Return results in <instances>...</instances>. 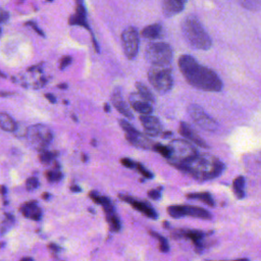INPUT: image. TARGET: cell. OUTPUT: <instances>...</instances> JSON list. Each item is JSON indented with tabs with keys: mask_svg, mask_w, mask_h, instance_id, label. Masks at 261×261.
I'll return each instance as SVG.
<instances>
[{
	"mask_svg": "<svg viewBox=\"0 0 261 261\" xmlns=\"http://www.w3.org/2000/svg\"><path fill=\"white\" fill-rule=\"evenodd\" d=\"M118 198L124 202H126L127 204H129L134 209L140 211L142 214H144L145 216L151 218V219H156L158 217V214L156 212V210L150 205L149 202L146 201H141L138 199L133 198L129 195L126 194H118Z\"/></svg>",
	"mask_w": 261,
	"mask_h": 261,
	"instance_id": "8fae6325",
	"label": "cell"
},
{
	"mask_svg": "<svg viewBox=\"0 0 261 261\" xmlns=\"http://www.w3.org/2000/svg\"><path fill=\"white\" fill-rule=\"evenodd\" d=\"M104 111H105V112H110V106H109V104H107V103L104 104Z\"/></svg>",
	"mask_w": 261,
	"mask_h": 261,
	"instance_id": "7dc6e473",
	"label": "cell"
},
{
	"mask_svg": "<svg viewBox=\"0 0 261 261\" xmlns=\"http://www.w3.org/2000/svg\"><path fill=\"white\" fill-rule=\"evenodd\" d=\"M101 206L103 208L105 218H106V221L108 223V226H109L110 230L114 231V232L119 231L120 228H121V223H120L118 215L115 213L114 207H113L112 202L110 201V199L108 197L104 196V199H103V202H102Z\"/></svg>",
	"mask_w": 261,
	"mask_h": 261,
	"instance_id": "4fadbf2b",
	"label": "cell"
},
{
	"mask_svg": "<svg viewBox=\"0 0 261 261\" xmlns=\"http://www.w3.org/2000/svg\"><path fill=\"white\" fill-rule=\"evenodd\" d=\"M25 138L32 148L37 151H43L52 142L53 134L48 126L38 123L27 128Z\"/></svg>",
	"mask_w": 261,
	"mask_h": 261,
	"instance_id": "5b68a950",
	"label": "cell"
},
{
	"mask_svg": "<svg viewBox=\"0 0 261 261\" xmlns=\"http://www.w3.org/2000/svg\"><path fill=\"white\" fill-rule=\"evenodd\" d=\"M92 145L95 147L96 146V142H95V140H92Z\"/></svg>",
	"mask_w": 261,
	"mask_h": 261,
	"instance_id": "9f6ffc18",
	"label": "cell"
},
{
	"mask_svg": "<svg viewBox=\"0 0 261 261\" xmlns=\"http://www.w3.org/2000/svg\"><path fill=\"white\" fill-rule=\"evenodd\" d=\"M136 169L144 176V177H146V178H152L154 175H153V173L150 171V170H148L143 164H141V163H137V166H136Z\"/></svg>",
	"mask_w": 261,
	"mask_h": 261,
	"instance_id": "836d02e7",
	"label": "cell"
},
{
	"mask_svg": "<svg viewBox=\"0 0 261 261\" xmlns=\"http://www.w3.org/2000/svg\"><path fill=\"white\" fill-rule=\"evenodd\" d=\"M136 89H137L138 93H139L144 99H146L147 101H149V102H151V103H154V102H155V99H154L153 94L151 93V91H150L144 84H142V83H140V82H137V83H136Z\"/></svg>",
	"mask_w": 261,
	"mask_h": 261,
	"instance_id": "4316f807",
	"label": "cell"
},
{
	"mask_svg": "<svg viewBox=\"0 0 261 261\" xmlns=\"http://www.w3.org/2000/svg\"><path fill=\"white\" fill-rule=\"evenodd\" d=\"M188 199L192 200H199L209 206H214V200L210 193L208 192H200V193H189L186 195Z\"/></svg>",
	"mask_w": 261,
	"mask_h": 261,
	"instance_id": "603a6c76",
	"label": "cell"
},
{
	"mask_svg": "<svg viewBox=\"0 0 261 261\" xmlns=\"http://www.w3.org/2000/svg\"><path fill=\"white\" fill-rule=\"evenodd\" d=\"M162 32H163V29L160 23H153V24L145 27L142 30L141 35L146 39L155 40L162 36Z\"/></svg>",
	"mask_w": 261,
	"mask_h": 261,
	"instance_id": "7402d4cb",
	"label": "cell"
},
{
	"mask_svg": "<svg viewBox=\"0 0 261 261\" xmlns=\"http://www.w3.org/2000/svg\"><path fill=\"white\" fill-rule=\"evenodd\" d=\"M140 121L145 129V132L151 136V137H156L159 136L163 133L162 125L159 121V119L153 115L146 114V115H141Z\"/></svg>",
	"mask_w": 261,
	"mask_h": 261,
	"instance_id": "5bb4252c",
	"label": "cell"
},
{
	"mask_svg": "<svg viewBox=\"0 0 261 261\" xmlns=\"http://www.w3.org/2000/svg\"><path fill=\"white\" fill-rule=\"evenodd\" d=\"M1 75H2V77H6V75L4 74V72H3V71H1Z\"/></svg>",
	"mask_w": 261,
	"mask_h": 261,
	"instance_id": "6f0895ef",
	"label": "cell"
},
{
	"mask_svg": "<svg viewBox=\"0 0 261 261\" xmlns=\"http://www.w3.org/2000/svg\"><path fill=\"white\" fill-rule=\"evenodd\" d=\"M125 139L128 143L132 145L138 147V148H143V149H152L153 143L152 141L145 135L141 134L137 129L130 133H125Z\"/></svg>",
	"mask_w": 261,
	"mask_h": 261,
	"instance_id": "2e32d148",
	"label": "cell"
},
{
	"mask_svg": "<svg viewBox=\"0 0 261 261\" xmlns=\"http://www.w3.org/2000/svg\"><path fill=\"white\" fill-rule=\"evenodd\" d=\"M148 79L152 87L159 94L169 92L173 85L170 65L153 64L148 71Z\"/></svg>",
	"mask_w": 261,
	"mask_h": 261,
	"instance_id": "277c9868",
	"label": "cell"
},
{
	"mask_svg": "<svg viewBox=\"0 0 261 261\" xmlns=\"http://www.w3.org/2000/svg\"><path fill=\"white\" fill-rule=\"evenodd\" d=\"M71 118H72V119H74V121H75V122H77V118H76V116H75L74 114H72V115H71Z\"/></svg>",
	"mask_w": 261,
	"mask_h": 261,
	"instance_id": "db71d44e",
	"label": "cell"
},
{
	"mask_svg": "<svg viewBox=\"0 0 261 261\" xmlns=\"http://www.w3.org/2000/svg\"><path fill=\"white\" fill-rule=\"evenodd\" d=\"M62 176H63V174L60 171V166H59V164H57V162H55L52 169L45 171V177L50 182L59 181L62 178Z\"/></svg>",
	"mask_w": 261,
	"mask_h": 261,
	"instance_id": "d4e9b609",
	"label": "cell"
},
{
	"mask_svg": "<svg viewBox=\"0 0 261 261\" xmlns=\"http://www.w3.org/2000/svg\"><path fill=\"white\" fill-rule=\"evenodd\" d=\"M152 149L154 151H156L157 153H159L160 155H162L164 158H166L167 160L170 158V148L169 146H164L162 144H159V143H155L152 147Z\"/></svg>",
	"mask_w": 261,
	"mask_h": 261,
	"instance_id": "1f68e13d",
	"label": "cell"
},
{
	"mask_svg": "<svg viewBox=\"0 0 261 261\" xmlns=\"http://www.w3.org/2000/svg\"><path fill=\"white\" fill-rule=\"evenodd\" d=\"M40 186V182L38 180L37 177L35 176H31L27 179L25 181V188L28 191H34V190H37Z\"/></svg>",
	"mask_w": 261,
	"mask_h": 261,
	"instance_id": "d6a6232c",
	"label": "cell"
},
{
	"mask_svg": "<svg viewBox=\"0 0 261 261\" xmlns=\"http://www.w3.org/2000/svg\"><path fill=\"white\" fill-rule=\"evenodd\" d=\"M167 213L173 218H180L184 216H191L200 219L212 218V215L208 210L192 205H171L167 207Z\"/></svg>",
	"mask_w": 261,
	"mask_h": 261,
	"instance_id": "ba28073f",
	"label": "cell"
},
{
	"mask_svg": "<svg viewBox=\"0 0 261 261\" xmlns=\"http://www.w3.org/2000/svg\"><path fill=\"white\" fill-rule=\"evenodd\" d=\"M186 3L187 0H163L162 11L167 17L174 16L184 10Z\"/></svg>",
	"mask_w": 261,
	"mask_h": 261,
	"instance_id": "44dd1931",
	"label": "cell"
},
{
	"mask_svg": "<svg viewBox=\"0 0 261 261\" xmlns=\"http://www.w3.org/2000/svg\"><path fill=\"white\" fill-rule=\"evenodd\" d=\"M0 126L5 132H14L16 129L15 121L5 112L0 113Z\"/></svg>",
	"mask_w": 261,
	"mask_h": 261,
	"instance_id": "cb8c5ba5",
	"label": "cell"
},
{
	"mask_svg": "<svg viewBox=\"0 0 261 261\" xmlns=\"http://www.w3.org/2000/svg\"><path fill=\"white\" fill-rule=\"evenodd\" d=\"M82 159H83V161H84V162H86V161L88 160L87 155H86V154H83V155H82Z\"/></svg>",
	"mask_w": 261,
	"mask_h": 261,
	"instance_id": "f5cc1de1",
	"label": "cell"
},
{
	"mask_svg": "<svg viewBox=\"0 0 261 261\" xmlns=\"http://www.w3.org/2000/svg\"><path fill=\"white\" fill-rule=\"evenodd\" d=\"M174 238H185L189 239L195 245V249L198 253H200L204 249V238L205 233L201 230L197 229H190V228H179L175 229L172 232Z\"/></svg>",
	"mask_w": 261,
	"mask_h": 261,
	"instance_id": "7c38bea8",
	"label": "cell"
},
{
	"mask_svg": "<svg viewBox=\"0 0 261 261\" xmlns=\"http://www.w3.org/2000/svg\"><path fill=\"white\" fill-rule=\"evenodd\" d=\"M171 135H172V134H171L170 132H164V130H163V133L161 134V136L164 137V138H165V137H168V136H171Z\"/></svg>",
	"mask_w": 261,
	"mask_h": 261,
	"instance_id": "f907efd6",
	"label": "cell"
},
{
	"mask_svg": "<svg viewBox=\"0 0 261 261\" xmlns=\"http://www.w3.org/2000/svg\"><path fill=\"white\" fill-rule=\"evenodd\" d=\"M8 17H9L8 12H7V11H5L4 9H2V10H1V22H2V23H4V22L8 19Z\"/></svg>",
	"mask_w": 261,
	"mask_h": 261,
	"instance_id": "60d3db41",
	"label": "cell"
},
{
	"mask_svg": "<svg viewBox=\"0 0 261 261\" xmlns=\"http://www.w3.org/2000/svg\"><path fill=\"white\" fill-rule=\"evenodd\" d=\"M11 94H12V93H8V92L6 93V92H3V91L1 92V96H2V97H5V96H9V95H11Z\"/></svg>",
	"mask_w": 261,
	"mask_h": 261,
	"instance_id": "816d5d0a",
	"label": "cell"
},
{
	"mask_svg": "<svg viewBox=\"0 0 261 261\" xmlns=\"http://www.w3.org/2000/svg\"><path fill=\"white\" fill-rule=\"evenodd\" d=\"M76 3V8H75V13L72 14L69 17V24L71 25H82L86 28L87 30H90V27L87 22V13H86V8L84 5L83 0H75Z\"/></svg>",
	"mask_w": 261,
	"mask_h": 261,
	"instance_id": "e0dca14e",
	"label": "cell"
},
{
	"mask_svg": "<svg viewBox=\"0 0 261 261\" xmlns=\"http://www.w3.org/2000/svg\"><path fill=\"white\" fill-rule=\"evenodd\" d=\"M149 233L155 238L157 241H158V245H159V250L162 252V253H167L169 252V245H168V241L162 237L160 233H158L157 231H154V230H149Z\"/></svg>",
	"mask_w": 261,
	"mask_h": 261,
	"instance_id": "83f0119b",
	"label": "cell"
},
{
	"mask_svg": "<svg viewBox=\"0 0 261 261\" xmlns=\"http://www.w3.org/2000/svg\"><path fill=\"white\" fill-rule=\"evenodd\" d=\"M45 97H46V99L50 102V103H52V104H54V103H56V98H55V96L53 95V94H50V93H46L45 94Z\"/></svg>",
	"mask_w": 261,
	"mask_h": 261,
	"instance_id": "ab89813d",
	"label": "cell"
},
{
	"mask_svg": "<svg viewBox=\"0 0 261 261\" xmlns=\"http://www.w3.org/2000/svg\"><path fill=\"white\" fill-rule=\"evenodd\" d=\"M181 33L189 45L198 50H208L212 46L211 38L203 28L200 20L189 15L181 22Z\"/></svg>",
	"mask_w": 261,
	"mask_h": 261,
	"instance_id": "3957f363",
	"label": "cell"
},
{
	"mask_svg": "<svg viewBox=\"0 0 261 261\" xmlns=\"http://www.w3.org/2000/svg\"><path fill=\"white\" fill-rule=\"evenodd\" d=\"M20 213L29 219H33L35 221H39L42 217V209L38 206L37 201H29L22 203L19 207Z\"/></svg>",
	"mask_w": 261,
	"mask_h": 261,
	"instance_id": "ac0fdd59",
	"label": "cell"
},
{
	"mask_svg": "<svg viewBox=\"0 0 261 261\" xmlns=\"http://www.w3.org/2000/svg\"><path fill=\"white\" fill-rule=\"evenodd\" d=\"M42 198H43L44 200H48V199L50 198V194H49V193H43Z\"/></svg>",
	"mask_w": 261,
	"mask_h": 261,
	"instance_id": "c3c4849f",
	"label": "cell"
},
{
	"mask_svg": "<svg viewBox=\"0 0 261 261\" xmlns=\"http://www.w3.org/2000/svg\"><path fill=\"white\" fill-rule=\"evenodd\" d=\"M20 260L21 261H34V258L33 257H22Z\"/></svg>",
	"mask_w": 261,
	"mask_h": 261,
	"instance_id": "681fc988",
	"label": "cell"
},
{
	"mask_svg": "<svg viewBox=\"0 0 261 261\" xmlns=\"http://www.w3.org/2000/svg\"><path fill=\"white\" fill-rule=\"evenodd\" d=\"M128 100L130 103V107L135 111H137L143 115L151 114L153 112V107H152L151 102L144 99L139 93L130 94Z\"/></svg>",
	"mask_w": 261,
	"mask_h": 261,
	"instance_id": "9a60e30c",
	"label": "cell"
},
{
	"mask_svg": "<svg viewBox=\"0 0 261 261\" xmlns=\"http://www.w3.org/2000/svg\"><path fill=\"white\" fill-rule=\"evenodd\" d=\"M161 190H162L161 187H159V189L150 190V191H148V196H149L151 199H153V200H158V199H160V197H161Z\"/></svg>",
	"mask_w": 261,
	"mask_h": 261,
	"instance_id": "8d00e7d4",
	"label": "cell"
},
{
	"mask_svg": "<svg viewBox=\"0 0 261 261\" xmlns=\"http://www.w3.org/2000/svg\"><path fill=\"white\" fill-rule=\"evenodd\" d=\"M1 195H2V197L4 198L5 197V195H6V188H5V186H1Z\"/></svg>",
	"mask_w": 261,
	"mask_h": 261,
	"instance_id": "bcb514c9",
	"label": "cell"
},
{
	"mask_svg": "<svg viewBox=\"0 0 261 261\" xmlns=\"http://www.w3.org/2000/svg\"><path fill=\"white\" fill-rule=\"evenodd\" d=\"M233 193L237 198L242 199L245 196V178L243 176H238L232 184Z\"/></svg>",
	"mask_w": 261,
	"mask_h": 261,
	"instance_id": "484cf974",
	"label": "cell"
},
{
	"mask_svg": "<svg viewBox=\"0 0 261 261\" xmlns=\"http://www.w3.org/2000/svg\"><path fill=\"white\" fill-rule=\"evenodd\" d=\"M188 112L191 119L201 128L210 132H215L218 128L217 122L212 117H210L199 105L191 104L188 107Z\"/></svg>",
	"mask_w": 261,
	"mask_h": 261,
	"instance_id": "9c48e42d",
	"label": "cell"
},
{
	"mask_svg": "<svg viewBox=\"0 0 261 261\" xmlns=\"http://www.w3.org/2000/svg\"><path fill=\"white\" fill-rule=\"evenodd\" d=\"M111 101H112V104L113 106L115 107V109L120 113L122 114L123 116L127 117L128 119H133L134 118V115L129 109V107L127 106V104L123 101L122 97H121V94H120V91L118 89H115L111 95Z\"/></svg>",
	"mask_w": 261,
	"mask_h": 261,
	"instance_id": "ffe728a7",
	"label": "cell"
},
{
	"mask_svg": "<svg viewBox=\"0 0 261 261\" xmlns=\"http://www.w3.org/2000/svg\"><path fill=\"white\" fill-rule=\"evenodd\" d=\"M46 79L45 77H41L39 81H38V83L35 85V88L37 89V88H41V87H43L45 84H46Z\"/></svg>",
	"mask_w": 261,
	"mask_h": 261,
	"instance_id": "b9f144b4",
	"label": "cell"
},
{
	"mask_svg": "<svg viewBox=\"0 0 261 261\" xmlns=\"http://www.w3.org/2000/svg\"><path fill=\"white\" fill-rule=\"evenodd\" d=\"M70 191L73 192V193H79V192L82 191V189L77 185H71L70 186Z\"/></svg>",
	"mask_w": 261,
	"mask_h": 261,
	"instance_id": "ee69618b",
	"label": "cell"
},
{
	"mask_svg": "<svg viewBox=\"0 0 261 261\" xmlns=\"http://www.w3.org/2000/svg\"><path fill=\"white\" fill-rule=\"evenodd\" d=\"M178 67L186 81L197 89L219 92L223 87L220 77L214 70L201 65L191 55H181L178 58Z\"/></svg>",
	"mask_w": 261,
	"mask_h": 261,
	"instance_id": "6da1fadb",
	"label": "cell"
},
{
	"mask_svg": "<svg viewBox=\"0 0 261 261\" xmlns=\"http://www.w3.org/2000/svg\"><path fill=\"white\" fill-rule=\"evenodd\" d=\"M25 25H30V27H32V29H34V31H36L40 36H42V37H45V35H44V33H43V31L42 30H40L38 27H37V24L34 22V21H28L27 23H25Z\"/></svg>",
	"mask_w": 261,
	"mask_h": 261,
	"instance_id": "f35d334b",
	"label": "cell"
},
{
	"mask_svg": "<svg viewBox=\"0 0 261 261\" xmlns=\"http://www.w3.org/2000/svg\"><path fill=\"white\" fill-rule=\"evenodd\" d=\"M67 87H68V86H67L66 84H64V83H63V84H59V85H57V88H58V89H60V90H65V89H67Z\"/></svg>",
	"mask_w": 261,
	"mask_h": 261,
	"instance_id": "f6af8a7d",
	"label": "cell"
},
{
	"mask_svg": "<svg viewBox=\"0 0 261 261\" xmlns=\"http://www.w3.org/2000/svg\"><path fill=\"white\" fill-rule=\"evenodd\" d=\"M239 2L244 8L248 10L257 11L261 9V0H239Z\"/></svg>",
	"mask_w": 261,
	"mask_h": 261,
	"instance_id": "f546056e",
	"label": "cell"
},
{
	"mask_svg": "<svg viewBox=\"0 0 261 261\" xmlns=\"http://www.w3.org/2000/svg\"><path fill=\"white\" fill-rule=\"evenodd\" d=\"M48 248L53 252V253H56V252H58L59 250H60V248L57 246V245H55V244H49L48 245Z\"/></svg>",
	"mask_w": 261,
	"mask_h": 261,
	"instance_id": "7bdbcfd3",
	"label": "cell"
},
{
	"mask_svg": "<svg viewBox=\"0 0 261 261\" xmlns=\"http://www.w3.org/2000/svg\"><path fill=\"white\" fill-rule=\"evenodd\" d=\"M120 163H121L124 167H126V168H136V166H137V163H136L135 161H133L132 159L126 158V157L121 158V159H120Z\"/></svg>",
	"mask_w": 261,
	"mask_h": 261,
	"instance_id": "74e56055",
	"label": "cell"
},
{
	"mask_svg": "<svg viewBox=\"0 0 261 261\" xmlns=\"http://www.w3.org/2000/svg\"><path fill=\"white\" fill-rule=\"evenodd\" d=\"M163 225H164L165 227H167V228L169 227V224H168V222H167V221H164V222H163Z\"/></svg>",
	"mask_w": 261,
	"mask_h": 261,
	"instance_id": "11a10c76",
	"label": "cell"
},
{
	"mask_svg": "<svg viewBox=\"0 0 261 261\" xmlns=\"http://www.w3.org/2000/svg\"><path fill=\"white\" fill-rule=\"evenodd\" d=\"M168 146L170 148V158L168 159V162L172 166L178 163H182L198 155L195 147L191 143L182 139L172 140L168 144Z\"/></svg>",
	"mask_w": 261,
	"mask_h": 261,
	"instance_id": "52a82bcc",
	"label": "cell"
},
{
	"mask_svg": "<svg viewBox=\"0 0 261 261\" xmlns=\"http://www.w3.org/2000/svg\"><path fill=\"white\" fill-rule=\"evenodd\" d=\"M50 1H52V0H50Z\"/></svg>",
	"mask_w": 261,
	"mask_h": 261,
	"instance_id": "680465c9",
	"label": "cell"
},
{
	"mask_svg": "<svg viewBox=\"0 0 261 261\" xmlns=\"http://www.w3.org/2000/svg\"><path fill=\"white\" fill-rule=\"evenodd\" d=\"M89 197H90V199H91L94 203L99 204V205L102 204L103 199H104V196L100 195V194H99L98 192H96V191H91V192L89 193Z\"/></svg>",
	"mask_w": 261,
	"mask_h": 261,
	"instance_id": "e575fe53",
	"label": "cell"
},
{
	"mask_svg": "<svg viewBox=\"0 0 261 261\" xmlns=\"http://www.w3.org/2000/svg\"><path fill=\"white\" fill-rule=\"evenodd\" d=\"M14 223V216L10 213H7L5 212L4 213V218L2 220V223H1V233L4 234L6 230L9 229V227Z\"/></svg>",
	"mask_w": 261,
	"mask_h": 261,
	"instance_id": "4dcf8cb0",
	"label": "cell"
},
{
	"mask_svg": "<svg viewBox=\"0 0 261 261\" xmlns=\"http://www.w3.org/2000/svg\"><path fill=\"white\" fill-rule=\"evenodd\" d=\"M58 155L57 151H48V150H43L40 151L39 154V160L43 163V164H49L52 161H54V159L56 158V156Z\"/></svg>",
	"mask_w": 261,
	"mask_h": 261,
	"instance_id": "f1b7e54d",
	"label": "cell"
},
{
	"mask_svg": "<svg viewBox=\"0 0 261 261\" xmlns=\"http://www.w3.org/2000/svg\"><path fill=\"white\" fill-rule=\"evenodd\" d=\"M172 49L164 42H153L145 49V58L152 64L170 65L172 60Z\"/></svg>",
	"mask_w": 261,
	"mask_h": 261,
	"instance_id": "8992f818",
	"label": "cell"
},
{
	"mask_svg": "<svg viewBox=\"0 0 261 261\" xmlns=\"http://www.w3.org/2000/svg\"><path fill=\"white\" fill-rule=\"evenodd\" d=\"M178 132H179V134H180L184 138L190 140L191 142H193V143L196 144L197 146L203 147V148H208L207 143H206V142L188 124V123H186V122H184V121L180 122L179 127H178Z\"/></svg>",
	"mask_w": 261,
	"mask_h": 261,
	"instance_id": "d6986e66",
	"label": "cell"
},
{
	"mask_svg": "<svg viewBox=\"0 0 261 261\" xmlns=\"http://www.w3.org/2000/svg\"><path fill=\"white\" fill-rule=\"evenodd\" d=\"M178 170L198 180H209L217 177L224 169V164L217 157L209 154L195 157L174 165Z\"/></svg>",
	"mask_w": 261,
	"mask_h": 261,
	"instance_id": "7a4b0ae2",
	"label": "cell"
},
{
	"mask_svg": "<svg viewBox=\"0 0 261 261\" xmlns=\"http://www.w3.org/2000/svg\"><path fill=\"white\" fill-rule=\"evenodd\" d=\"M123 52L128 59H134L139 51V33L134 27H127L121 34Z\"/></svg>",
	"mask_w": 261,
	"mask_h": 261,
	"instance_id": "30bf717a",
	"label": "cell"
},
{
	"mask_svg": "<svg viewBox=\"0 0 261 261\" xmlns=\"http://www.w3.org/2000/svg\"><path fill=\"white\" fill-rule=\"evenodd\" d=\"M71 61H72V58L70 56H63L59 61V69L63 70L71 63Z\"/></svg>",
	"mask_w": 261,
	"mask_h": 261,
	"instance_id": "d590c367",
	"label": "cell"
}]
</instances>
